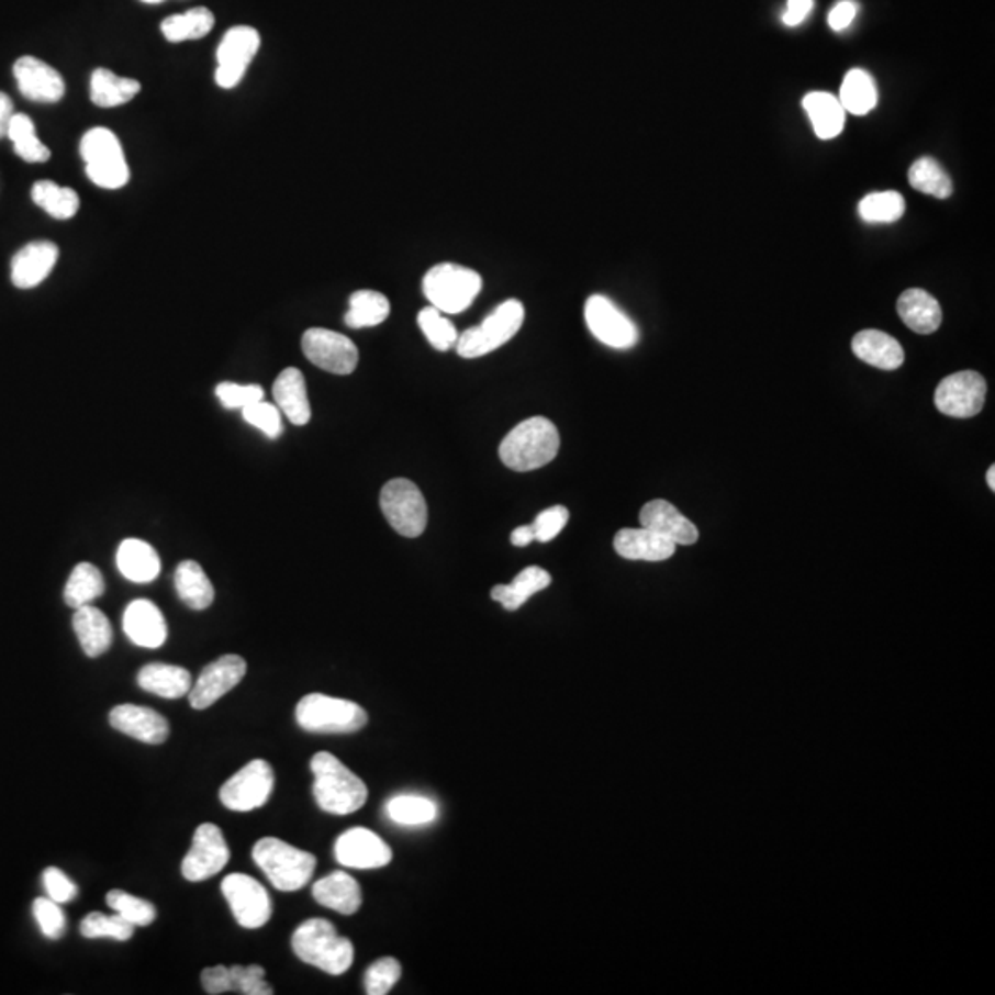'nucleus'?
Masks as SVG:
<instances>
[{"mask_svg": "<svg viewBox=\"0 0 995 995\" xmlns=\"http://www.w3.org/2000/svg\"><path fill=\"white\" fill-rule=\"evenodd\" d=\"M853 355L869 366L894 371L904 364L902 345L881 331H861L852 339Z\"/></svg>", "mask_w": 995, "mask_h": 995, "instance_id": "28", "label": "nucleus"}, {"mask_svg": "<svg viewBox=\"0 0 995 995\" xmlns=\"http://www.w3.org/2000/svg\"><path fill=\"white\" fill-rule=\"evenodd\" d=\"M839 102L847 113L863 116L870 113L877 103V89L874 78L867 70L853 69L845 76Z\"/></svg>", "mask_w": 995, "mask_h": 995, "instance_id": "37", "label": "nucleus"}, {"mask_svg": "<svg viewBox=\"0 0 995 995\" xmlns=\"http://www.w3.org/2000/svg\"><path fill=\"white\" fill-rule=\"evenodd\" d=\"M533 540H535V533H533L532 526L516 527L515 532L511 533V543L516 548H526Z\"/></svg>", "mask_w": 995, "mask_h": 995, "instance_id": "59", "label": "nucleus"}, {"mask_svg": "<svg viewBox=\"0 0 995 995\" xmlns=\"http://www.w3.org/2000/svg\"><path fill=\"white\" fill-rule=\"evenodd\" d=\"M135 927L124 920L121 915H103V913H89L81 920V937L86 938H113L119 942H126L133 937Z\"/></svg>", "mask_w": 995, "mask_h": 995, "instance_id": "47", "label": "nucleus"}, {"mask_svg": "<svg viewBox=\"0 0 995 995\" xmlns=\"http://www.w3.org/2000/svg\"><path fill=\"white\" fill-rule=\"evenodd\" d=\"M141 92V83L133 78H121L108 69H97L91 76V102L98 108H119L132 102Z\"/></svg>", "mask_w": 995, "mask_h": 995, "instance_id": "35", "label": "nucleus"}, {"mask_svg": "<svg viewBox=\"0 0 995 995\" xmlns=\"http://www.w3.org/2000/svg\"><path fill=\"white\" fill-rule=\"evenodd\" d=\"M260 48V34L251 26H235L225 32L217 46L216 83L222 89H233L246 76L247 67Z\"/></svg>", "mask_w": 995, "mask_h": 995, "instance_id": "16", "label": "nucleus"}, {"mask_svg": "<svg viewBox=\"0 0 995 995\" xmlns=\"http://www.w3.org/2000/svg\"><path fill=\"white\" fill-rule=\"evenodd\" d=\"M301 345L304 356L315 367L339 377L355 372L360 360L355 342L328 328H309L303 334Z\"/></svg>", "mask_w": 995, "mask_h": 995, "instance_id": "12", "label": "nucleus"}, {"mask_svg": "<svg viewBox=\"0 0 995 995\" xmlns=\"http://www.w3.org/2000/svg\"><path fill=\"white\" fill-rule=\"evenodd\" d=\"M214 26V15L206 8H192L187 13L170 15L160 24V32L170 43L181 41L201 40Z\"/></svg>", "mask_w": 995, "mask_h": 995, "instance_id": "39", "label": "nucleus"}, {"mask_svg": "<svg viewBox=\"0 0 995 995\" xmlns=\"http://www.w3.org/2000/svg\"><path fill=\"white\" fill-rule=\"evenodd\" d=\"M561 437L556 424L546 417H532L505 435L500 445V459L516 472L543 469L557 458Z\"/></svg>", "mask_w": 995, "mask_h": 995, "instance_id": "2", "label": "nucleus"}, {"mask_svg": "<svg viewBox=\"0 0 995 995\" xmlns=\"http://www.w3.org/2000/svg\"><path fill=\"white\" fill-rule=\"evenodd\" d=\"M858 12L859 4L858 2H853V0H841V2H837L836 7L831 8V12H829L828 15L829 29L836 30V32L847 30L848 26L852 24Z\"/></svg>", "mask_w": 995, "mask_h": 995, "instance_id": "56", "label": "nucleus"}, {"mask_svg": "<svg viewBox=\"0 0 995 995\" xmlns=\"http://www.w3.org/2000/svg\"><path fill=\"white\" fill-rule=\"evenodd\" d=\"M59 249L52 242H32L12 260V282L19 290L40 287L58 262Z\"/></svg>", "mask_w": 995, "mask_h": 995, "instance_id": "24", "label": "nucleus"}, {"mask_svg": "<svg viewBox=\"0 0 995 995\" xmlns=\"http://www.w3.org/2000/svg\"><path fill=\"white\" fill-rule=\"evenodd\" d=\"M273 399L277 407L287 415L290 423L295 426L310 423L312 410L306 393V380L299 369L288 367L277 377L273 383Z\"/></svg>", "mask_w": 995, "mask_h": 995, "instance_id": "25", "label": "nucleus"}, {"mask_svg": "<svg viewBox=\"0 0 995 995\" xmlns=\"http://www.w3.org/2000/svg\"><path fill=\"white\" fill-rule=\"evenodd\" d=\"M137 682L144 692L165 698H181L189 695L192 675L179 666L154 662L138 671Z\"/></svg>", "mask_w": 995, "mask_h": 995, "instance_id": "30", "label": "nucleus"}, {"mask_svg": "<svg viewBox=\"0 0 995 995\" xmlns=\"http://www.w3.org/2000/svg\"><path fill=\"white\" fill-rule=\"evenodd\" d=\"M34 918L41 932L51 940H59L67 931V918L58 902L51 898H37L32 905Z\"/></svg>", "mask_w": 995, "mask_h": 995, "instance_id": "49", "label": "nucleus"}, {"mask_svg": "<svg viewBox=\"0 0 995 995\" xmlns=\"http://www.w3.org/2000/svg\"><path fill=\"white\" fill-rule=\"evenodd\" d=\"M72 627L81 649L89 658L100 657L113 644V627L109 624L108 616L97 606L86 605L76 608Z\"/></svg>", "mask_w": 995, "mask_h": 995, "instance_id": "29", "label": "nucleus"}, {"mask_svg": "<svg viewBox=\"0 0 995 995\" xmlns=\"http://www.w3.org/2000/svg\"><path fill=\"white\" fill-rule=\"evenodd\" d=\"M231 983L233 990L244 995H271L273 988L271 984L266 983V972L262 966L251 964V966H233L230 968Z\"/></svg>", "mask_w": 995, "mask_h": 995, "instance_id": "52", "label": "nucleus"}, {"mask_svg": "<svg viewBox=\"0 0 995 995\" xmlns=\"http://www.w3.org/2000/svg\"><path fill=\"white\" fill-rule=\"evenodd\" d=\"M231 850L225 841L224 831L216 824L205 823L198 826L192 837V847L181 863V874L190 883L211 880L227 867Z\"/></svg>", "mask_w": 995, "mask_h": 995, "instance_id": "11", "label": "nucleus"}, {"mask_svg": "<svg viewBox=\"0 0 995 995\" xmlns=\"http://www.w3.org/2000/svg\"><path fill=\"white\" fill-rule=\"evenodd\" d=\"M253 859L269 883L282 893H293L309 885L314 875V856L288 845L277 837H264L253 848Z\"/></svg>", "mask_w": 995, "mask_h": 995, "instance_id": "4", "label": "nucleus"}, {"mask_svg": "<svg viewBox=\"0 0 995 995\" xmlns=\"http://www.w3.org/2000/svg\"><path fill=\"white\" fill-rule=\"evenodd\" d=\"M804 109L818 138L829 141L841 135L847 111L842 109L839 98L829 92H809L804 98Z\"/></svg>", "mask_w": 995, "mask_h": 995, "instance_id": "33", "label": "nucleus"}, {"mask_svg": "<svg viewBox=\"0 0 995 995\" xmlns=\"http://www.w3.org/2000/svg\"><path fill=\"white\" fill-rule=\"evenodd\" d=\"M641 527L670 538L677 546H692L698 540V529L675 505L666 500H652L640 511Z\"/></svg>", "mask_w": 995, "mask_h": 995, "instance_id": "22", "label": "nucleus"}, {"mask_svg": "<svg viewBox=\"0 0 995 995\" xmlns=\"http://www.w3.org/2000/svg\"><path fill=\"white\" fill-rule=\"evenodd\" d=\"M217 401L227 410H244V407L264 401V390L257 383L222 382L216 385Z\"/></svg>", "mask_w": 995, "mask_h": 995, "instance_id": "51", "label": "nucleus"}, {"mask_svg": "<svg viewBox=\"0 0 995 995\" xmlns=\"http://www.w3.org/2000/svg\"><path fill=\"white\" fill-rule=\"evenodd\" d=\"M904 195L894 190L864 195L859 203V214L870 224H893L904 216Z\"/></svg>", "mask_w": 995, "mask_h": 995, "instance_id": "44", "label": "nucleus"}, {"mask_svg": "<svg viewBox=\"0 0 995 995\" xmlns=\"http://www.w3.org/2000/svg\"><path fill=\"white\" fill-rule=\"evenodd\" d=\"M174 583L179 600L194 611H205L214 601V586L206 578L205 570L195 561H183L176 568Z\"/></svg>", "mask_w": 995, "mask_h": 995, "instance_id": "34", "label": "nucleus"}, {"mask_svg": "<svg viewBox=\"0 0 995 995\" xmlns=\"http://www.w3.org/2000/svg\"><path fill=\"white\" fill-rule=\"evenodd\" d=\"M116 567L132 583H152L159 578L160 559L148 543L141 538H126L116 551Z\"/></svg>", "mask_w": 995, "mask_h": 995, "instance_id": "27", "label": "nucleus"}, {"mask_svg": "<svg viewBox=\"0 0 995 995\" xmlns=\"http://www.w3.org/2000/svg\"><path fill=\"white\" fill-rule=\"evenodd\" d=\"M8 137L13 143L15 154L26 163H45L51 159V149L35 135L34 122L30 116L13 113L8 126Z\"/></svg>", "mask_w": 995, "mask_h": 995, "instance_id": "43", "label": "nucleus"}, {"mask_svg": "<svg viewBox=\"0 0 995 995\" xmlns=\"http://www.w3.org/2000/svg\"><path fill=\"white\" fill-rule=\"evenodd\" d=\"M480 273L459 264H437L424 275L423 290L429 304L443 314H461L480 295Z\"/></svg>", "mask_w": 995, "mask_h": 995, "instance_id": "5", "label": "nucleus"}, {"mask_svg": "<svg viewBox=\"0 0 995 995\" xmlns=\"http://www.w3.org/2000/svg\"><path fill=\"white\" fill-rule=\"evenodd\" d=\"M380 507L385 521L399 535L417 538L428 524V505L423 492L413 481L396 478L383 485Z\"/></svg>", "mask_w": 995, "mask_h": 995, "instance_id": "9", "label": "nucleus"}, {"mask_svg": "<svg viewBox=\"0 0 995 995\" xmlns=\"http://www.w3.org/2000/svg\"><path fill=\"white\" fill-rule=\"evenodd\" d=\"M312 894L317 904L326 909L336 910L339 915H355L361 907V888L358 881L342 870L317 881Z\"/></svg>", "mask_w": 995, "mask_h": 995, "instance_id": "26", "label": "nucleus"}, {"mask_svg": "<svg viewBox=\"0 0 995 995\" xmlns=\"http://www.w3.org/2000/svg\"><path fill=\"white\" fill-rule=\"evenodd\" d=\"M549 583H551V575L544 568L527 567L513 579V583L496 584L491 590V597L504 606L505 611L513 613V611H518L529 597L548 589Z\"/></svg>", "mask_w": 995, "mask_h": 995, "instance_id": "32", "label": "nucleus"}, {"mask_svg": "<svg viewBox=\"0 0 995 995\" xmlns=\"http://www.w3.org/2000/svg\"><path fill=\"white\" fill-rule=\"evenodd\" d=\"M109 907L121 915L124 920L130 921L133 927H148L157 918L155 905L149 904L146 899L137 898L133 894L124 891H111L105 896Z\"/></svg>", "mask_w": 995, "mask_h": 995, "instance_id": "46", "label": "nucleus"}, {"mask_svg": "<svg viewBox=\"0 0 995 995\" xmlns=\"http://www.w3.org/2000/svg\"><path fill=\"white\" fill-rule=\"evenodd\" d=\"M105 590V581L100 570L91 562H80L70 573L69 581L65 584V603L70 608L91 605Z\"/></svg>", "mask_w": 995, "mask_h": 995, "instance_id": "38", "label": "nucleus"}, {"mask_svg": "<svg viewBox=\"0 0 995 995\" xmlns=\"http://www.w3.org/2000/svg\"><path fill=\"white\" fill-rule=\"evenodd\" d=\"M299 727L312 734H355L367 725L366 709L347 698L310 693L295 708Z\"/></svg>", "mask_w": 995, "mask_h": 995, "instance_id": "6", "label": "nucleus"}, {"mask_svg": "<svg viewBox=\"0 0 995 995\" xmlns=\"http://www.w3.org/2000/svg\"><path fill=\"white\" fill-rule=\"evenodd\" d=\"M614 549L629 561H668L675 556L677 544L647 527H625L614 537Z\"/></svg>", "mask_w": 995, "mask_h": 995, "instance_id": "23", "label": "nucleus"}, {"mask_svg": "<svg viewBox=\"0 0 995 995\" xmlns=\"http://www.w3.org/2000/svg\"><path fill=\"white\" fill-rule=\"evenodd\" d=\"M388 817L401 826H424L437 818V804L426 796L399 795L385 804Z\"/></svg>", "mask_w": 995, "mask_h": 995, "instance_id": "41", "label": "nucleus"}, {"mask_svg": "<svg viewBox=\"0 0 995 995\" xmlns=\"http://www.w3.org/2000/svg\"><path fill=\"white\" fill-rule=\"evenodd\" d=\"M32 200L56 220H69L80 209V198L76 190L59 187L54 181H37L32 189Z\"/></svg>", "mask_w": 995, "mask_h": 995, "instance_id": "40", "label": "nucleus"}, {"mask_svg": "<svg viewBox=\"0 0 995 995\" xmlns=\"http://www.w3.org/2000/svg\"><path fill=\"white\" fill-rule=\"evenodd\" d=\"M13 116V103L10 98L0 92V138L8 135V126H10V121Z\"/></svg>", "mask_w": 995, "mask_h": 995, "instance_id": "58", "label": "nucleus"}, {"mask_svg": "<svg viewBox=\"0 0 995 995\" xmlns=\"http://www.w3.org/2000/svg\"><path fill=\"white\" fill-rule=\"evenodd\" d=\"M143 2H146V4H160V2H165V0H143Z\"/></svg>", "mask_w": 995, "mask_h": 995, "instance_id": "61", "label": "nucleus"}, {"mask_svg": "<svg viewBox=\"0 0 995 995\" xmlns=\"http://www.w3.org/2000/svg\"><path fill=\"white\" fill-rule=\"evenodd\" d=\"M401 975V962L396 961V959H393V957L378 959L377 962H372L371 966L367 968L366 979H364V983H366V994H390L391 988L399 983Z\"/></svg>", "mask_w": 995, "mask_h": 995, "instance_id": "48", "label": "nucleus"}, {"mask_svg": "<svg viewBox=\"0 0 995 995\" xmlns=\"http://www.w3.org/2000/svg\"><path fill=\"white\" fill-rule=\"evenodd\" d=\"M986 391V380L979 372H955L938 383L935 406L948 417H975L983 410Z\"/></svg>", "mask_w": 995, "mask_h": 995, "instance_id": "15", "label": "nucleus"}, {"mask_svg": "<svg viewBox=\"0 0 995 995\" xmlns=\"http://www.w3.org/2000/svg\"><path fill=\"white\" fill-rule=\"evenodd\" d=\"M584 320L590 332L601 344L613 349H630L638 344V328L635 321L619 310L611 299L605 295H592L584 304Z\"/></svg>", "mask_w": 995, "mask_h": 995, "instance_id": "13", "label": "nucleus"}, {"mask_svg": "<svg viewBox=\"0 0 995 995\" xmlns=\"http://www.w3.org/2000/svg\"><path fill=\"white\" fill-rule=\"evenodd\" d=\"M222 893L230 904L236 924L244 929L266 926L273 907L266 888L251 875L230 874L222 881Z\"/></svg>", "mask_w": 995, "mask_h": 995, "instance_id": "14", "label": "nucleus"}, {"mask_svg": "<svg viewBox=\"0 0 995 995\" xmlns=\"http://www.w3.org/2000/svg\"><path fill=\"white\" fill-rule=\"evenodd\" d=\"M13 76L18 80L19 91L34 102H59L65 94V81L58 70L45 62L24 56L13 65Z\"/></svg>", "mask_w": 995, "mask_h": 995, "instance_id": "19", "label": "nucleus"}, {"mask_svg": "<svg viewBox=\"0 0 995 995\" xmlns=\"http://www.w3.org/2000/svg\"><path fill=\"white\" fill-rule=\"evenodd\" d=\"M813 0H787V10L784 13V24L798 26L812 13Z\"/></svg>", "mask_w": 995, "mask_h": 995, "instance_id": "57", "label": "nucleus"}, {"mask_svg": "<svg viewBox=\"0 0 995 995\" xmlns=\"http://www.w3.org/2000/svg\"><path fill=\"white\" fill-rule=\"evenodd\" d=\"M568 521H570V513L564 505H554L549 510H544L543 513H538L532 524L535 540L538 543L554 540L564 529Z\"/></svg>", "mask_w": 995, "mask_h": 995, "instance_id": "53", "label": "nucleus"}, {"mask_svg": "<svg viewBox=\"0 0 995 995\" xmlns=\"http://www.w3.org/2000/svg\"><path fill=\"white\" fill-rule=\"evenodd\" d=\"M334 856L347 869H382L391 863L393 852L380 837L367 828H350L338 837Z\"/></svg>", "mask_w": 995, "mask_h": 995, "instance_id": "18", "label": "nucleus"}, {"mask_svg": "<svg viewBox=\"0 0 995 995\" xmlns=\"http://www.w3.org/2000/svg\"><path fill=\"white\" fill-rule=\"evenodd\" d=\"M292 950L301 961L328 975H344L355 962V946L342 937L332 921L312 918L295 929Z\"/></svg>", "mask_w": 995, "mask_h": 995, "instance_id": "3", "label": "nucleus"}, {"mask_svg": "<svg viewBox=\"0 0 995 995\" xmlns=\"http://www.w3.org/2000/svg\"><path fill=\"white\" fill-rule=\"evenodd\" d=\"M417 323L434 349L445 353L458 344L459 332L452 321L435 306H428L418 312Z\"/></svg>", "mask_w": 995, "mask_h": 995, "instance_id": "45", "label": "nucleus"}, {"mask_svg": "<svg viewBox=\"0 0 995 995\" xmlns=\"http://www.w3.org/2000/svg\"><path fill=\"white\" fill-rule=\"evenodd\" d=\"M81 159L86 163L87 178L102 189H122L130 181L124 149L115 133L108 127H92L80 144Z\"/></svg>", "mask_w": 995, "mask_h": 995, "instance_id": "8", "label": "nucleus"}, {"mask_svg": "<svg viewBox=\"0 0 995 995\" xmlns=\"http://www.w3.org/2000/svg\"><path fill=\"white\" fill-rule=\"evenodd\" d=\"M526 317L524 304L516 299H510L500 304L481 321L480 325L472 326L463 334H459L458 355L461 358H481V356L491 355L492 350L504 347L507 342L515 338L516 332L521 331Z\"/></svg>", "mask_w": 995, "mask_h": 995, "instance_id": "7", "label": "nucleus"}, {"mask_svg": "<svg viewBox=\"0 0 995 995\" xmlns=\"http://www.w3.org/2000/svg\"><path fill=\"white\" fill-rule=\"evenodd\" d=\"M909 183L913 189L920 190L924 194L935 195L938 200H946L953 194L950 176L932 157H921L910 166Z\"/></svg>", "mask_w": 995, "mask_h": 995, "instance_id": "42", "label": "nucleus"}, {"mask_svg": "<svg viewBox=\"0 0 995 995\" xmlns=\"http://www.w3.org/2000/svg\"><path fill=\"white\" fill-rule=\"evenodd\" d=\"M273 787V769L268 761L253 760L222 785L220 801L231 812H253L269 801Z\"/></svg>", "mask_w": 995, "mask_h": 995, "instance_id": "10", "label": "nucleus"}, {"mask_svg": "<svg viewBox=\"0 0 995 995\" xmlns=\"http://www.w3.org/2000/svg\"><path fill=\"white\" fill-rule=\"evenodd\" d=\"M310 769L314 772V798L323 812L350 815L366 806L369 796L366 782L336 756L325 750L317 752L310 761Z\"/></svg>", "mask_w": 995, "mask_h": 995, "instance_id": "1", "label": "nucleus"}, {"mask_svg": "<svg viewBox=\"0 0 995 995\" xmlns=\"http://www.w3.org/2000/svg\"><path fill=\"white\" fill-rule=\"evenodd\" d=\"M122 625L127 638L135 646L146 649H157L165 644L168 636L165 616L160 613L159 606L149 600L132 601L124 611Z\"/></svg>", "mask_w": 995, "mask_h": 995, "instance_id": "21", "label": "nucleus"}, {"mask_svg": "<svg viewBox=\"0 0 995 995\" xmlns=\"http://www.w3.org/2000/svg\"><path fill=\"white\" fill-rule=\"evenodd\" d=\"M390 299L374 290H358L349 299V312L345 325L350 328H371L382 325L390 317Z\"/></svg>", "mask_w": 995, "mask_h": 995, "instance_id": "36", "label": "nucleus"}, {"mask_svg": "<svg viewBox=\"0 0 995 995\" xmlns=\"http://www.w3.org/2000/svg\"><path fill=\"white\" fill-rule=\"evenodd\" d=\"M986 481H988L990 491H995V467H990Z\"/></svg>", "mask_w": 995, "mask_h": 995, "instance_id": "60", "label": "nucleus"}, {"mask_svg": "<svg viewBox=\"0 0 995 995\" xmlns=\"http://www.w3.org/2000/svg\"><path fill=\"white\" fill-rule=\"evenodd\" d=\"M242 417L247 424H251L253 428L260 429L264 435H268L269 439H277L282 434L281 410L269 402L260 401L244 407Z\"/></svg>", "mask_w": 995, "mask_h": 995, "instance_id": "50", "label": "nucleus"}, {"mask_svg": "<svg viewBox=\"0 0 995 995\" xmlns=\"http://www.w3.org/2000/svg\"><path fill=\"white\" fill-rule=\"evenodd\" d=\"M43 887H45L48 898L58 902L59 905L70 904L78 896L75 881L70 880L64 870L56 869V867H48L43 872Z\"/></svg>", "mask_w": 995, "mask_h": 995, "instance_id": "54", "label": "nucleus"}, {"mask_svg": "<svg viewBox=\"0 0 995 995\" xmlns=\"http://www.w3.org/2000/svg\"><path fill=\"white\" fill-rule=\"evenodd\" d=\"M247 663L238 655H225L205 666L189 692L190 706L206 709L224 697L246 677Z\"/></svg>", "mask_w": 995, "mask_h": 995, "instance_id": "17", "label": "nucleus"}, {"mask_svg": "<svg viewBox=\"0 0 995 995\" xmlns=\"http://www.w3.org/2000/svg\"><path fill=\"white\" fill-rule=\"evenodd\" d=\"M201 984H203L206 994L220 995L225 994V992H231V990H233V983H231L230 968H205V970L201 972Z\"/></svg>", "mask_w": 995, "mask_h": 995, "instance_id": "55", "label": "nucleus"}, {"mask_svg": "<svg viewBox=\"0 0 995 995\" xmlns=\"http://www.w3.org/2000/svg\"><path fill=\"white\" fill-rule=\"evenodd\" d=\"M109 723L119 733L148 745L165 744L170 734V725L159 712L137 704H119L111 709Z\"/></svg>", "mask_w": 995, "mask_h": 995, "instance_id": "20", "label": "nucleus"}, {"mask_svg": "<svg viewBox=\"0 0 995 995\" xmlns=\"http://www.w3.org/2000/svg\"><path fill=\"white\" fill-rule=\"evenodd\" d=\"M898 314L916 334H932L942 323V309L937 299L920 288H910L899 295Z\"/></svg>", "mask_w": 995, "mask_h": 995, "instance_id": "31", "label": "nucleus"}]
</instances>
